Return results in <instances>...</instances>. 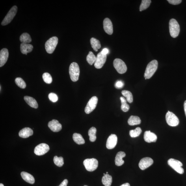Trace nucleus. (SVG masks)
I'll list each match as a JSON object with an SVG mask.
<instances>
[{
  "instance_id": "2eb2a0df",
  "label": "nucleus",
  "mask_w": 186,
  "mask_h": 186,
  "mask_svg": "<svg viewBox=\"0 0 186 186\" xmlns=\"http://www.w3.org/2000/svg\"><path fill=\"white\" fill-rule=\"evenodd\" d=\"M103 29L106 33L111 35L113 32V25L111 20L108 18H105L103 22Z\"/></svg>"
},
{
  "instance_id": "aec40b11",
  "label": "nucleus",
  "mask_w": 186,
  "mask_h": 186,
  "mask_svg": "<svg viewBox=\"0 0 186 186\" xmlns=\"http://www.w3.org/2000/svg\"><path fill=\"white\" fill-rule=\"evenodd\" d=\"M126 154L122 151H120L117 153L115 157V163L116 165L118 166H120L124 163V161L122 159Z\"/></svg>"
},
{
  "instance_id": "c756f323",
  "label": "nucleus",
  "mask_w": 186,
  "mask_h": 186,
  "mask_svg": "<svg viewBox=\"0 0 186 186\" xmlns=\"http://www.w3.org/2000/svg\"><path fill=\"white\" fill-rule=\"evenodd\" d=\"M120 99L121 103H122V105H121V109L124 112L128 111L130 109V107L127 103V100L123 97H121Z\"/></svg>"
},
{
  "instance_id": "7c9ffc66",
  "label": "nucleus",
  "mask_w": 186,
  "mask_h": 186,
  "mask_svg": "<svg viewBox=\"0 0 186 186\" xmlns=\"http://www.w3.org/2000/svg\"><path fill=\"white\" fill-rule=\"evenodd\" d=\"M123 96L126 98V100L129 103L133 102V94L131 92L129 91L124 90L122 91V92Z\"/></svg>"
},
{
  "instance_id": "1a4fd4ad",
  "label": "nucleus",
  "mask_w": 186,
  "mask_h": 186,
  "mask_svg": "<svg viewBox=\"0 0 186 186\" xmlns=\"http://www.w3.org/2000/svg\"><path fill=\"white\" fill-rule=\"evenodd\" d=\"M114 68L120 74H123L126 72L127 70V67L124 62L122 59H116L113 62Z\"/></svg>"
},
{
  "instance_id": "a878e982",
  "label": "nucleus",
  "mask_w": 186,
  "mask_h": 186,
  "mask_svg": "<svg viewBox=\"0 0 186 186\" xmlns=\"http://www.w3.org/2000/svg\"><path fill=\"white\" fill-rule=\"evenodd\" d=\"M73 139L74 141L78 144H83L85 143V140L81 134L79 133L73 134Z\"/></svg>"
},
{
  "instance_id": "f704fd0d",
  "label": "nucleus",
  "mask_w": 186,
  "mask_h": 186,
  "mask_svg": "<svg viewBox=\"0 0 186 186\" xmlns=\"http://www.w3.org/2000/svg\"><path fill=\"white\" fill-rule=\"evenodd\" d=\"M53 161L56 165L59 167H61L64 165V159L62 157H58L55 156L54 157Z\"/></svg>"
},
{
  "instance_id": "20e7f679",
  "label": "nucleus",
  "mask_w": 186,
  "mask_h": 186,
  "mask_svg": "<svg viewBox=\"0 0 186 186\" xmlns=\"http://www.w3.org/2000/svg\"><path fill=\"white\" fill-rule=\"evenodd\" d=\"M58 41V38L56 37H53L47 41L45 47L47 53L51 54L53 52L57 46Z\"/></svg>"
},
{
  "instance_id": "8fccbe9b",
  "label": "nucleus",
  "mask_w": 186,
  "mask_h": 186,
  "mask_svg": "<svg viewBox=\"0 0 186 186\" xmlns=\"http://www.w3.org/2000/svg\"><path fill=\"white\" fill-rule=\"evenodd\" d=\"M84 186H87V185H84Z\"/></svg>"
},
{
  "instance_id": "c03bdc74",
  "label": "nucleus",
  "mask_w": 186,
  "mask_h": 186,
  "mask_svg": "<svg viewBox=\"0 0 186 186\" xmlns=\"http://www.w3.org/2000/svg\"><path fill=\"white\" fill-rule=\"evenodd\" d=\"M120 186H130L129 183H125L124 184H123Z\"/></svg>"
},
{
  "instance_id": "72a5a7b5",
  "label": "nucleus",
  "mask_w": 186,
  "mask_h": 186,
  "mask_svg": "<svg viewBox=\"0 0 186 186\" xmlns=\"http://www.w3.org/2000/svg\"><path fill=\"white\" fill-rule=\"evenodd\" d=\"M151 1L150 0H142L140 6V11L142 12L148 8L150 6Z\"/></svg>"
},
{
  "instance_id": "a18cd8bd",
  "label": "nucleus",
  "mask_w": 186,
  "mask_h": 186,
  "mask_svg": "<svg viewBox=\"0 0 186 186\" xmlns=\"http://www.w3.org/2000/svg\"><path fill=\"white\" fill-rule=\"evenodd\" d=\"M0 186H4V185L3 184L1 183L0 184Z\"/></svg>"
},
{
  "instance_id": "58836bf2",
  "label": "nucleus",
  "mask_w": 186,
  "mask_h": 186,
  "mask_svg": "<svg viewBox=\"0 0 186 186\" xmlns=\"http://www.w3.org/2000/svg\"><path fill=\"white\" fill-rule=\"evenodd\" d=\"M124 83L122 81H118L115 84V87L117 89H121L124 87Z\"/></svg>"
},
{
  "instance_id": "6ab92c4d",
  "label": "nucleus",
  "mask_w": 186,
  "mask_h": 186,
  "mask_svg": "<svg viewBox=\"0 0 186 186\" xmlns=\"http://www.w3.org/2000/svg\"><path fill=\"white\" fill-rule=\"evenodd\" d=\"M33 131L32 130L27 127L21 130L19 133V137L23 138H29L33 135Z\"/></svg>"
},
{
  "instance_id": "423d86ee",
  "label": "nucleus",
  "mask_w": 186,
  "mask_h": 186,
  "mask_svg": "<svg viewBox=\"0 0 186 186\" xmlns=\"http://www.w3.org/2000/svg\"><path fill=\"white\" fill-rule=\"evenodd\" d=\"M168 163L170 166L179 174H182L184 170L182 167L183 164L180 161L174 159H170L168 160Z\"/></svg>"
},
{
  "instance_id": "cd10ccee",
  "label": "nucleus",
  "mask_w": 186,
  "mask_h": 186,
  "mask_svg": "<svg viewBox=\"0 0 186 186\" xmlns=\"http://www.w3.org/2000/svg\"><path fill=\"white\" fill-rule=\"evenodd\" d=\"M97 129L95 127H92L88 131V135L91 142H94L96 140V133Z\"/></svg>"
},
{
  "instance_id": "a211bd4d",
  "label": "nucleus",
  "mask_w": 186,
  "mask_h": 186,
  "mask_svg": "<svg viewBox=\"0 0 186 186\" xmlns=\"http://www.w3.org/2000/svg\"><path fill=\"white\" fill-rule=\"evenodd\" d=\"M9 56V52L8 49L3 48L0 52V67L4 65L7 62Z\"/></svg>"
},
{
  "instance_id": "bb28decb",
  "label": "nucleus",
  "mask_w": 186,
  "mask_h": 186,
  "mask_svg": "<svg viewBox=\"0 0 186 186\" xmlns=\"http://www.w3.org/2000/svg\"><path fill=\"white\" fill-rule=\"evenodd\" d=\"M90 43L92 48L95 51H98V50L101 47L100 41L96 38H92L91 39Z\"/></svg>"
},
{
  "instance_id": "49530a36",
  "label": "nucleus",
  "mask_w": 186,
  "mask_h": 186,
  "mask_svg": "<svg viewBox=\"0 0 186 186\" xmlns=\"http://www.w3.org/2000/svg\"><path fill=\"white\" fill-rule=\"evenodd\" d=\"M0 89H0V90H1V86H0Z\"/></svg>"
},
{
  "instance_id": "412c9836",
  "label": "nucleus",
  "mask_w": 186,
  "mask_h": 186,
  "mask_svg": "<svg viewBox=\"0 0 186 186\" xmlns=\"http://www.w3.org/2000/svg\"><path fill=\"white\" fill-rule=\"evenodd\" d=\"M33 49V47L31 44L21 43V51L23 54L27 55V53L31 52Z\"/></svg>"
},
{
  "instance_id": "09e8293b",
  "label": "nucleus",
  "mask_w": 186,
  "mask_h": 186,
  "mask_svg": "<svg viewBox=\"0 0 186 186\" xmlns=\"http://www.w3.org/2000/svg\"><path fill=\"white\" fill-rule=\"evenodd\" d=\"M104 175H105V174H103Z\"/></svg>"
},
{
  "instance_id": "f8f14e48",
  "label": "nucleus",
  "mask_w": 186,
  "mask_h": 186,
  "mask_svg": "<svg viewBox=\"0 0 186 186\" xmlns=\"http://www.w3.org/2000/svg\"><path fill=\"white\" fill-rule=\"evenodd\" d=\"M107 55L103 54L100 52L97 55L96 60L94 63V67L97 69H100L103 67L104 64L106 61Z\"/></svg>"
},
{
  "instance_id": "6e6552de",
  "label": "nucleus",
  "mask_w": 186,
  "mask_h": 186,
  "mask_svg": "<svg viewBox=\"0 0 186 186\" xmlns=\"http://www.w3.org/2000/svg\"><path fill=\"white\" fill-rule=\"evenodd\" d=\"M18 8L16 6H15L12 7L9 11L8 14L4 18L1 23V25L5 26L10 23L15 16L17 12Z\"/></svg>"
},
{
  "instance_id": "4468645a",
  "label": "nucleus",
  "mask_w": 186,
  "mask_h": 186,
  "mask_svg": "<svg viewBox=\"0 0 186 186\" xmlns=\"http://www.w3.org/2000/svg\"><path fill=\"white\" fill-rule=\"evenodd\" d=\"M118 141V138L115 134H111L109 136L106 143V147L112 149L115 147Z\"/></svg>"
},
{
  "instance_id": "f3484780",
  "label": "nucleus",
  "mask_w": 186,
  "mask_h": 186,
  "mask_svg": "<svg viewBox=\"0 0 186 186\" xmlns=\"http://www.w3.org/2000/svg\"><path fill=\"white\" fill-rule=\"evenodd\" d=\"M144 139L145 141L148 143L155 142L157 141V137L154 133L147 131L144 133Z\"/></svg>"
},
{
  "instance_id": "0eeeda50",
  "label": "nucleus",
  "mask_w": 186,
  "mask_h": 186,
  "mask_svg": "<svg viewBox=\"0 0 186 186\" xmlns=\"http://www.w3.org/2000/svg\"><path fill=\"white\" fill-rule=\"evenodd\" d=\"M165 119L167 124L170 126L176 127L179 124L178 117L171 112L168 111L166 114Z\"/></svg>"
},
{
  "instance_id": "c85d7f7f",
  "label": "nucleus",
  "mask_w": 186,
  "mask_h": 186,
  "mask_svg": "<svg viewBox=\"0 0 186 186\" xmlns=\"http://www.w3.org/2000/svg\"><path fill=\"white\" fill-rule=\"evenodd\" d=\"M20 40L22 43L28 44L31 42V36L27 33H23L20 36Z\"/></svg>"
},
{
  "instance_id": "f03ea898",
  "label": "nucleus",
  "mask_w": 186,
  "mask_h": 186,
  "mask_svg": "<svg viewBox=\"0 0 186 186\" xmlns=\"http://www.w3.org/2000/svg\"><path fill=\"white\" fill-rule=\"evenodd\" d=\"M69 73L70 78L73 82H76L78 80L80 75V69L78 65L76 62L71 63L69 68Z\"/></svg>"
},
{
  "instance_id": "b1692460",
  "label": "nucleus",
  "mask_w": 186,
  "mask_h": 186,
  "mask_svg": "<svg viewBox=\"0 0 186 186\" xmlns=\"http://www.w3.org/2000/svg\"><path fill=\"white\" fill-rule=\"evenodd\" d=\"M141 123V120L139 116H131L128 120V124L131 126L139 124Z\"/></svg>"
},
{
  "instance_id": "e433bc0d",
  "label": "nucleus",
  "mask_w": 186,
  "mask_h": 186,
  "mask_svg": "<svg viewBox=\"0 0 186 186\" xmlns=\"http://www.w3.org/2000/svg\"><path fill=\"white\" fill-rule=\"evenodd\" d=\"M42 78L45 83L47 84H51L52 82V78L48 73H44L42 75Z\"/></svg>"
},
{
  "instance_id": "dca6fc26",
  "label": "nucleus",
  "mask_w": 186,
  "mask_h": 186,
  "mask_svg": "<svg viewBox=\"0 0 186 186\" xmlns=\"http://www.w3.org/2000/svg\"><path fill=\"white\" fill-rule=\"evenodd\" d=\"M48 126L51 131L54 132H58L61 130L62 125L57 120H53L49 122Z\"/></svg>"
},
{
  "instance_id": "39448f33",
  "label": "nucleus",
  "mask_w": 186,
  "mask_h": 186,
  "mask_svg": "<svg viewBox=\"0 0 186 186\" xmlns=\"http://www.w3.org/2000/svg\"><path fill=\"white\" fill-rule=\"evenodd\" d=\"M83 163L86 170L90 172L94 171L98 166V160L94 158L86 159L84 161Z\"/></svg>"
},
{
  "instance_id": "f257e3e1",
  "label": "nucleus",
  "mask_w": 186,
  "mask_h": 186,
  "mask_svg": "<svg viewBox=\"0 0 186 186\" xmlns=\"http://www.w3.org/2000/svg\"><path fill=\"white\" fill-rule=\"evenodd\" d=\"M158 62L157 60H154L149 62L146 67L144 77L145 79H149L152 77L157 70Z\"/></svg>"
},
{
  "instance_id": "4be33fe9",
  "label": "nucleus",
  "mask_w": 186,
  "mask_h": 186,
  "mask_svg": "<svg viewBox=\"0 0 186 186\" xmlns=\"http://www.w3.org/2000/svg\"><path fill=\"white\" fill-rule=\"evenodd\" d=\"M21 177L24 180L31 184H33L35 182V179L33 176L26 172H22L21 173Z\"/></svg>"
},
{
  "instance_id": "5701e85b",
  "label": "nucleus",
  "mask_w": 186,
  "mask_h": 186,
  "mask_svg": "<svg viewBox=\"0 0 186 186\" xmlns=\"http://www.w3.org/2000/svg\"><path fill=\"white\" fill-rule=\"evenodd\" d=\"M24 99L26 102L30 106L35 109L37 108L38 104L35 99L32 97L28 96L24 97Z\"/></svg>"
},
{
  "instance_id": "37998d69",
  "label": "nucleus",
  "mask_w": 186,
  "mask_h": 186,
  "mask_svg": "<svg viewBox=\"0 0 186 186\" xmlns=\"http://www.w3.org/2000/svg\"><path fill=\"white\" fill-rule=\"evenodd\" d=\"M184 110L186 116V100L184 104Z\"/></svg>"
},
{
  "instance_id": "9d476101",
  "label": "nucleus",
  "mask_w": 186,
  "mask_h": 186,
  "mask_svg": "<svg viewBox=\"0 0 186 186\" xmlns=\"http://www.w3.org/2000/svg\"><path fill=\"white\" fill-rule=\"evenodd\" d=\"M98 99L96 96H94L89 101L85 108V112L86 114H89L96 108Z\"/></svg>"
},
{
  "instance_id": "ddd939ff",
  "label": "nucleus",
  "mask_w": 186,
  "mask_h": 186,
  "mask_svg": "<svg viewBox=\"0 0 186 186\" xmlns=\"http://www.w3.org/2000/svg\"><path fill=\"white\" fill-rule=\"evenodd\" d=\"M153 163V160L151 158L146 157L141 160L139 166L141 169L144 170L152 165Z\"/></svg>"
},
{
  "instance_id": "7ed1b4c3",
  "label": "nucleus",
  "mask_w": 186,
  "mask_h": 186,
  "mask_svg": "<svg viewBox=\"0 0 186 186\" xmlns=\"http://www.w3.org/2000/svg\"><path fill=\"white\" fill-rule=\"evenodd\" d=\"M169 31L172 37L176 38L180 31V27L177 21L174 19H171L169 21Z\"/></svg>"
},
{
  "instance_id": "ea45409f",
  "label": "nucleus",
  "mask_w": 186,
  "mask_h": 186,
  "mask_svg": "<svg viewBox=\"0 0 186 186\" xmlns=\"http://www.w3.org/2000/svg\"><path fill=\"white\" fill-rule=\"evenodd\" d=\"M167 1L170 4L174 5H178L182 2L181 0H168Z\"/></svg>"
},
{
  "instance_id": "a19ab883",
  "label": "nucleus",
  "mask_w": 186,
  "mask_h": 186,
  "mask_svg": "<svg viewBox=\"0 0 186 186\" xmlns=\"http://www.w3.org/2000/svg\"><path fill=\"white\" fill-rule=\"evenodd\" d=\"M68 184V180L67 179H65L59 186H67Z\"/></svg>"
},
{
  "instance_id": "c9c22d12",
  "label": "nucleus",
  "mask_w": 186,
  "mask_h": 186,
  "mask_svg": "<svg viewBox=\"0 0 186 186\" xmlns=\"http://www.w3.org/2000/svg\"><path fill=\"white\" fill-rule=\"evenodd\" d=\"M15 82L17 86L21 88L24 89L26 87V85L25 82L21 78H17L15 80Z\"/></svg>"
},
{
  "instance_id": "473e14b6",
  "label": "nucleus",
  "mask_w": 186,
  "mask_h": 186,
  "mask_svg": "<svg viewBox=\"0 0 186 186\" xmlns=\"http://www.w3.org/2000/svg\"><path fill=\"white\" fill-rule=\"evenodd\" d=\"M142 131L140 127H137L135 130H132L130 131L129 134L132 138H136L139 136L141 134Z\"/></svg>"
},
{
  "instance_id": "de8ad7c7",
  "label": "nucleus",
  "mask_w": 186,
  "mask_h": 186,
  "mask_svg": "<svg viewBox=\"0 0 186 186\" xmlns=\"http://www.w3.org/2000/svg\"><path fill=\"white\" fill-rule=\"evenodd\" d=\"M108 172H106V174H108Z\"/></svg>"
},
{
  "instance_id": "79ce46f5",
  "label": "nucleus",
  "mask_w": 186,
  "mask_h": 186,
  "mask_svg": "<svg viewBox=\"0 0 186 186\" xmlns=\"http://www.w3.org/2000/svg\"><path fill=\"white\" fill-rule=\"evenodd\" d=\"M101 52L103 55H107L109 52V50L106 48L103 49Z\"/></svg>"
},
{
  "instance_id": "2f4dec72",
  "label": "nucleus",
  "mask_w": 186,
  "mask_h": 186,
  "mask_svg": "<svg viewBox=\"0 0 186 186\" xmlns=\"http://www.w3.org/2000/svg\"><path fill=\"white\" fill-rule=\"evenodd\" d=\"M96 57L92 52L90 51L86 57V61L90 65H92L96 62Z\"/></svg>"
},
{
  "instance_id": "9b49d317",
  "label": "nucleus",
  "mask_w": 186,
  "mask_h": 186,
  "mask_svg": "<svg viewBox=\"0 0 186 186\" xmlns=\"http://www.w3.org/2000/svg\"><path fill=\"white\" fill-rule=\"evenodd\" d=\"M48 145L44 143L39 144L34 149V153L37 155H42L46 154L49 150Z\"/></svg>"
},
{
  "instance_id": "4c0bfd02",
  "label": "nucleus",
  "mask_w": 186,
  "mask_h": 186,
  "mask_svg": "<svg viewBox=\"0 0 186 186\" xmlns=\"http://www.w3.org/2000/svg\"><path fill=\"white\" fill-rule=\"evenodd\" d=\"M49 100L53 103H55L58 100V97L57 94L54 93H51L48 95Z\"/></svg>"
},
{
  "instance_id": "393cba45",
  "label": "nucleus",
  "mask_w": 186,
  "mask_h": 186,
  "mask_svg": "<svg viewBox=\"0 0 186 186\" xmlns=\"http://www.w3.org/2000/svg\"><path fill=\"white\" fill-rule=\"evenodd\" d=\"M112 181V177L108 174L104 175L102 179V182L105 186H111Z\"/></svg>"
}]
</instances>
